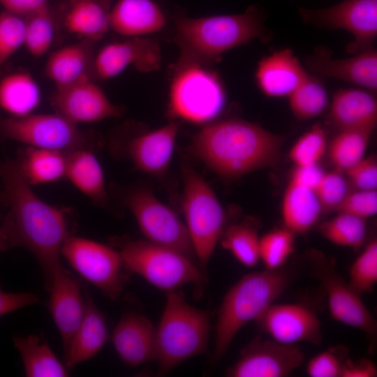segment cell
Instances as JSON below:
<instances>
[{
	"label": "cell",
	"mask_w": 377,
	"mask_h": 377,
	"mask_svg": "<svg viewBox=\"0 0 377 377\" xmlns=\"http://www.w3.org/2000/svg\"><path fill=\"white\" fill-rule=\"evenodd\" d=\"M0 177L9 211L0 228V250L23 247L39 262L47 290L54 270L61 265L59 253L73 227L64 209L39 198L23 175L17 161H0Z\"/></svg>",
	"instance_id": "obj_1"
},
{
	"label": "cell",
	"mask_w": 377,
	"mask_h": 377,
	"mask_svg": "<svg viewBox=\"0 0 377 377\" xmlns=\"http://www.w3.org/2000/svg\"><path fill=\"white\" fill-rule=\"evenodd\" d=\"M285 140L258 124L231 119L208 123L189 149L219 176L235 179L276 165Z\"/></svg>",
	"instance_id": "obj_2"
},
{
	"label": "cell",
	"mask_w": 377,
	"mask_h": 377,
	"mask_svg": "<svg viewBox=\"0 0 377 377\" xmlns=\"http://www.w3.org/2000/svg\"><path fill=\"white\" fill-rule=\"evenodd\" d=\"M265 14L257 6L239 14L175 19V40L182 56L210 64L222 54L255 39L268 42L271 32L264 24Z\"/></svg>",
	"instance_id": "obj_3"
},
{
	"label": "cell",
	"mask_w": 377,
	"mask_h": 377,
	"mask_svg": "<svg viewBox=\"0 0 377 377\" xmlns=\"http://www.w3.org/2000/svg\"><path fill=\"white\" fill-rule=\"evenodd\" d=\"M290 279L283 267L265 269L244 276L230 288L217 314L213 364L223 357L242 327L255 321L285 291Z\"/></svg>",
	"instance_id": "obj_4"
},
{
	"label": "cell",
	"mask_w": 377,
	"mask_h": 377,
	"mask_svg": "<svg viewBox=\"0 0 377 377\" xmlns=\"http://www.w3.org/2000/svg\"><path fill=\"white\" fill-rule=\"evenodd\" d=\"M209 316L188 304L181 291L167 293L165 306L156 329L158 374L163 375L182 362L207 349Z\"/></svg>",
	"instance_id": "obj_5"
},
{
	"label": "cell",
	"mask_w": 377,
	"mask_h": 377,
	"mask_svg": "<svg viewBox=\"0 0 377 377\" xmlns=\"http://www.w3.org/2000/svg\"><path fill=\"white\" fill-rule=\"evenodd\" d=\"M208 64L182 57L170 87L168 113L193 124L209 123L222 111L225 92Z\"/></svg>",
	"instance_id": "obj_6"
},
{
	"label": "cell",
	"mask_w": 377,
	"mask_h": 377,
	"mask_svg": "<svg viewBox=\"0 0 377 377\" xmlns=\"http://www.w3.org/2000/svg\"><path fill=\"white\" fill-rule=\"evenodd\" d=\"M127 270L142 276L165 293L187 283L201 286L205 276L184 254L147 240H126L119 245Z\"/></svg>",
	"instance_id": "obj_7"
},
{
	"label": "cell",
	"mask_w": 377,
	"mask_h": 377,
	"mask_svg": "<svg viewBox=\"0 0 377 377\" xmlns=\"http://www.w3.org/2000/svg\"><path fill=\"white\" fill-rule=\"evenodd\" d=\"M182 209L195 255L206 267L224 230V210L212 188L190 167L183 170Z\"/></svg>",
	"instance_id": "obj_8"
},
{
	"label": "cell",
	"mask_w": 377,
	"mask_h": 377,
	"mask_svg": "<svg viewBox=\"0 0 377 377\" xmlns=\"http://www.w3.org/2000/svg\"><path fill=\"white\" fill-rule=\"evenodd\" d=\"M0 132L8 139L30 147L68 153L90 149L88 136L77 124L57 114L13 116L0 122Z\"/></svg>",
	"instance_id": "obj_9"
},
{
	"label": "cell",
	"mask_w": 377,
	"mask_h": 377,
	"mask_svg": "<svg viewBox=\"0 0 377 377\" xmlns=\"http://www.w3.org/2000/svg\"><path fill=\"white\" fill-rule=\"evenodd\" d=\"M61 253L77 273L105 296L114 301L119 300L126 283V267L119 251L73 235L63 244Z\"/></svg>",
	"instance_id": "obj_10"
},
{
	"label": "cell",
	"mask_w": 377,
	"mask_h": 377,
	"mask_svg": "<svg viewBox=\"0 0 377 377\" xmlns=\"http://www.w3.org/2000/svg\"><path fill=\"white\" fill-rule=\"evenodd\" d=\"M125 201L148 241L175 250L193 261L195 255L186 226L172 209L148 189L131 191Z\"/></svg>",
	"instance_id": "obj_11"
},
{
	"label": "cell",
	"mask_w": 377,
	"mask_h": 377,
	"mask_svg": "<svg viewBox=\"0 0 377 377\" xmlns=\"http://www.w3.org/2000/svg\"><path fill=\"white\" fill-rule=\"evenodd\" d=\"M299 13L309 24L349 32L353 39L347 45L346 51L350 54L374 48L377 37V0H344L327 8H302Z\"/></svg>",
	"instance_id": "obj_12"
},
{
	"label": "cell",
	"mask_w": 377,
	"mask_h": 377,
	"mask_svg": "<svg viewBox=\"0 0 377 377\" xmlns=\"http://www.w3.org/2000/svg\"><path fill=\"white\" fill-rule=\"evenodd\" d=\"M310 268L325 293L332 317L358 329L371 339L376 337L377 323L360 297L339 274L334 263L316 252L310 255Z\"/></svg>",
	"instance_id": "obj_13"
},
{
	"label": "cell",
	"mask_w": 377,
	"mask_h": 377,
	"mask_svg": "<svg viewBox=\"0 0 377 377\" xmlns=\"http://www.w3.org/2000/svg\"><path fill=\"white\" fill-rule=\"evenodd\" d=\"M304 354L296 344L256 337L241 351L236 363L228 369L231 377H285L304 362Z\"/></svg>",
	"instance_id": "obj_14"
},
{
	"label": "cell",
	"mask_w": 377,
	"mask_h": 377,
	"mask_svg": "<svg viewBox=\"0 0 377 377\" xmlns=\"http://www.w3.org/2000/svg\"><path fill=\"white\" fill-rule=\"evenodd\" d=\"M272 339L283 343L323 341L320 322L316 313L300 304H272L256 320Z\"/></svg>",
	"instance_id": "obj_15"
},
{
	"label": "cell",
	"mask_w": 377,
	"mask_h": 377,
	"mask_svg": "<svg viewBox=\"0 0 377 377\" xmlns=\"http://www.w3.org/2000/svg\"><path fill=\"white\" fill-rule=\"evenodd\" d=\"M161 52L156 40L133 37L104 45L94 58L95 77L108 80L120 74L129 66L142 73L157 71L161 66Z\"/></svg>",
	"instance_id": "obj_16"
},
{
	"label": "cell",
	"mask_w": 377,
	"mask_h": 377,
	"mask_svg": "<svg viewBox=\"0 0 377 377\" xmlns=\"http://www.w3.org/2000/svg\"><path fill=\"white\" fill-rule=\"evenodd\" d=\"M52 103L58 113L76 124L120 117L123 112L91 79L57 88Z\"/></svg>",
	"instance_id": "obj_17"
},
{
	"label": "cell",
	"mask_w": 377,
	"mask_h": 377,
	"mask_svg": "<svg viewBox=\"0 0 377 377\" xmlns=\"http://www.w3.org/2000/svg\"><path fill=\"white\" fill-rule=\"evenodd\" d=\"M314 75L377 90V52L374 48L344 59H334L328 49L318 47L304 60Z\"/></svg>",
	"instance_id": "obj_18"
},
{
	"label": "cell",
	"mask_w": 377,
	"mask_h": 377,
	"mask_svg": "<svg viewBox=\"0 0 377 377\" xmlns=\"http://www.w3.org/2000/svg\"><path fill=\"white\" fill-rule=\"evenodd\" d=\"M48 290L49 309L61 335L64 354L83 319L84 297L79 280L61 265L54 270Z\"/></svg>",
	"instance_id": "obj_19"
},
{
	"label": "cell",
	"mask_w": 377,
	"mask_h": 377,
	"mask_svg": "<svg viewBox=\"0 0 377 377\" xmlns=\"http://www.w3.org/2000/svg\"><path fill=\"white\" fill-rule=\"evenodd\" d=\"M112 340L119 357L130 367L156 360V329L139 313L124 314L114 329Z\"/></svg>",
	"instance_id": "obj_20"
},
{
	"label": "cell",
	"mask_w": 377,
	"mask_h": 377,
	"mask_svg": "<svg viewBox=\"0 0 377 377\" xmlns=\"http://www.w3.org/2000/svg\"><path fill=\"white\" fill-rule=\"evenodd\" d=\"M308 72L290 48L274 52L258 64L256 80L269 97L288 96L305 79Z\"/></svg>",
	"instance_id": "obj_21"
},
{
	"label": "cell",
	"mask_w": 377,
	"mask_h": 377,
	"mask_svg": "<svg viewBox=\"0 0 377 377\" xmlns=\"http://www.w3.org/2000/svg\"><path fill=\"white\" fill-rule=\"evenodd\" d=\"M179 128V124L173 121L133 139L128 145V154L134 165L149 175L164 174L172 156Z\"/></svg>",
	"instance_id": "obj_22"
},
{
	"label": "cell",
	"mask_w": 377,
	"mask_h": 377,
	"mask_svg": "<svg viewBox=\"0 0 377 377\" xmlns=\"http://www.w3.org/2000/svg\"><path fill=\"white\" fill-rule=\"evenodd\" d=\"M94 42L83 39L52 52L46 62L45 75L56 87H65L84 79L94 80Z\"/></svg>",
	"instance_id": "obj_23"
},
{
	"label": "cell",
	"mask_w": 377,
	"mask_h": 377,
	"mask_svg": "<svg viewBox=\"0 0 377 377\" xmlns=\"http://www.w3.org/2000/svg\"><path fill=\"white\" fill-rule=\"evenodd\" d=\"M165 22L163 10L153 0H118L110 13V29L131 38L157 32Z\"/></svg>",
	"instance_id": "obj_24"
},
{
	"label": "cell",
	"mask_w": 377,
	"mask_h": 377,
	"mask_svg": "<svg viewBox=\"0 0 377 377\" xmlns=\"http://www.w3.org/2000/svg\"><path fill=\"white\" fill-rule=\"evenodd\" d=\"M329 119L339 131L374 129L377 123L376 98L367 89H340L333 95Z\"/></svg>",
	"instance_id": "obj_25"
},
{
	"label": "cell",
	"mask_w": 377,
	"mask_h": 377,
	"mask_svg": "<svg viewBox=\"0 0 377 377\" xmlns=\"http://www.w3.org/2000/svg\"><path fill=\"white\" fill-rule=\"evenodd\" d=\"M85 311L83 319L64 354L67 369L96 355L108 340L105 319L90 294L84 291Z\"/></svg>",
	"instance_id": "obj_26"
},
{
	"label": "cell",
	"mask_w": 377,
	"mask_h": 377,
	"mask_svg": "<svg viewBox=\"0 0 377 377\" xmlns=\"http://www.w3.org/2000/svg\"><path fill=\"white\" fill-rule=\"evenodd\" d=\"M110 0H70L64 17L67 30L96 42L110 29Z\"/></svg>",
	"instance_id": "obj_27"
},
{
	"label": "cell",
	"mask_w": 377,
	"mask_h": 377,
	"mask_svg": "<svg viewBox=\"0 0 377 377\" xmlns=\"http://www.w3.org/2000/svg\"><path fill=\"white\" fill-rule=\"evenodd\" d=\"M65 177L96 205H103L107 202L103 172L90 149H80L66 154Z\"/></svg>",
	"instance_id": "obj_28"
},
{
	"label": "cell",
	"mask_w": 377,
	"mask_h": 377,
	"mask_svg": "<svg viewBox=\"0 0 377 377\" xmlns=\"http://www.w3.org/2000/svg\"><path fill=\"white\" fill-rule=\"evenodd\" d=\"M322 212L314 190L289 181L281 205L285 228L295 234L306 233L317 223Z\"/></svg>",
	"instance_id": "obj_29"
},
{
	"label": "cell",
	"mask_w": 377,
	"mask_h": 377,
	"mask_svg": "<svg viewBox=\"0 0 377 377\" xmlns=\"http://www.w3.org/2000/svg\"><path fill=\"white\" fill-rule=\"evenodd\" d=\"M13 343L22 359L28 377H65L68 373L48 344L38 336L14 337Z\"/></svg>",
	"instance_id": "obj_30"
},
{
	"label": "cell",
	"mask_w": 377,
	"mask_h": 377,
	"mask_svg": "<svg viewBox=\"0 0 377 377\" xmlns=\"http://www.w3.org/2000/svg\"><path fill=\"white\" fill-rule=\"evenodd\" d=\"M40 101V91L28 73L8 75L0 80V107L13 116L31 114Z\"/></svg>",
	"instance_id": "obj_31"
},
{
	"label": "cell",
	"mask_w": 377,
	"mask_h": 377,
	"mask_svg": "<svg viewBox=\"0 0 377 377\" xmlns=\"http://www.w3.org/2000/svg\"><path fill=\"white\" fill-rule=\"evenodd\" d=\"M17 161L30 184L50 183L66 175V153L29 146Z\"/></svg>",
	"instance_id": "obj_32"
},
{
	"label": "cell",
	"mask_w": 377,
	"mask_h": 377,
	"mask_svg": "<svg viewBox=\"0 0 377 377\" xmlns=\"http://www.w3.org/2000/svg\"><path fill=\"white\" fill-rule=\"evenodd\" d=\"M374 129L353 128L339 131L329 149V156L335 169L345 172L364 155Z\"/></svg>",
	"instance_id": "obj_33"
},
{
	"label": "cell",
	"mask_w": 377,
	"mask_h": 377,
	"mask_svg": "<svg viewBox=\"0 0 377 377\" xmlns=\"http://www.w3.org/2000/svg\"><path fill=\"white\" fill-rule=\"evenodd\" d=\"M288 98L292 113L300 120L318 116L327 105V91L323 82L310 73Z\"/></svg>",
	"instance_id": "obj_34"
},
{
	"label": "cell",
	"mask_w": 377,
	"mask_h": 377,
	"mask_svg": "<svg viewBox=\"0 0 377 377\" xmlns=\"http://www.w3.org/2000/svg\"><path fill=\"white\" fill-rule=\"evenodd\" d=\"M221 245L230 251L242 265L252 267L260 260L257 230L246 223H235L224 229L220 239Z\"/></svg>",
	"instance_id": "obj_35"
},
{
	"label": "cell",
	"mask_w": 377,
	"mask_h": 377,
	"mask_svg": "<svg viewBox=\"0 0 377 377\" xmlns=\"http://www.w3.org/2000/svg\"><path fill=\"white\" fill-rule=\"evenodd\" d=\"M24 43L34 57L44 55L50 49L54 36L55 22L47 3L24 17Z\"/></svg>",
	"instance_id": "obj_36"
},
{
	"label": "cell",
	"mask_w": 377,
	"mask_h": 377,
	"mask_svg": "<svg viewBox=\"0 0 377 377\" xmlns=\"http://www.w3.org/2000/svg\"><path fill=\"white\" fill-rule=\"evenodd\" d=\"M319 230L330 242L339 246L357 249L362 245L366 238V220L339 212L336 216L322 223Z\"/></svg>",
	"instance_id": "obj_37"
},
{
	"label": "cell",
	"mask_w": 377,
	"mask_h": 377,
	"mask_svg": "<svg viewBox=\"0 0 377 377\" xmlns=\"http://www.w3.org/2000/svg\"><path fill=\"white\" fill-rule=\"evenodd\" d=\"M295 233L283 227L267 232L259 241V256L267 269L283 267L293 253Z\"/></svg>",
	"instance_id": "obj_38"
},
{
	"label": "cell",
	"mask_w": 377,
	"mask_h": 377,
	"mask_svg": "<svg viewBox=\"0 0 377 377\" xmlns=\"http://www.w3.org/2000/svg\"><path fill=\"white\" fill-rule=\"evenodd\" d=\"M377 281V241L373 239L364 247L352 264L348 284L361 295L371 292Z\"/></svg>",
	"instance_id": "obj_39"
},
{
	"label": "cell",
	"mask_w": 377,
	"mask_h": 377,
	"mask_svg": "<svg viewBox=\"0 0 377 377\" xmlns=\"http://www.w3.org/2000/svg\"><path fill=\"white\" fill-rule=\"evenodd\" d=\"M327 147V136L323 126L318 123L304 133L291 147L288 156L295 166L318 163Z\"/></svg>",
	"instance_id": "obj_40"
},
{
	"label": "cell",
	"mask_w": 377,
	"mask_h": 377,
	"mask_svg": "<svg viewBox=\"0 0 377 377\" xmlns=\"http://www.w3.org/2000/svg\"><path fill=\"white\" fill-rule=\"evenodd\" d=\"M24 17L6 10L0 13V72L8 59L24 43Z\"/></svg>",
	"instance_id": "obj_41"
},
{
	"label": "cell",
	"mask_w": 377,
	"mask_h": 377,
	"mask_svg": "<svg viewBox=\"0 0 377 377\" xmlns=\"http://www.w3.org/2000/svg\"><path fill=\"white\" fill-rule=\"evenodd\" d=\"M348 354L345 346L330 347L309 360L306 373L311 377H340Z\"/></svg>",
	"instance_id": "obj_42"
},
{
	"label": "cell",
	"mask_w": 377,
	"mask_h": 377,
	"mask_svg": "<svg viewBox=\"0 0 377 377\" xmlns=\"http://www.w3.org/2000/svg\"><path fill=\"white\" fill-rule=\"evenodd\" d=\"M341 173L337 170L325 172L315 188L314 191L323 211H334L348 193L346 179Z\"/></svg>",
	"instance_id": "obj_43"
},
{
	"label": "cell",
	"mask_w": 377,
	"mask_h": 377,
	"mask_svg": "<svg viewBox=\"0 0 377 377\" xmlns=\"http://www.w3.org/2000/svg\"><path fill=\"white\" fill-rule=\"evenodd\" d=\"M334 211L367 220L377 212L376 190L348 192Z\"/></svg>",
	"instance_id": "obj_44"
},
{
	"label": "cell",
	"mask_w": 377,
	"mask_h": 377,
	"mask_svg": "<svg viewBox=\"0 0 377 377\" xmlns=\"http://www.w3.org/2000/svg\"><path fill=\"white\" fill-rule=\"evenodd\" d=\"M345 172L350 183L358 190H376L377 161L374 156L363 157Z\"/></svg>",
	"instance_id": "obj_45"
},
{
	"label": "cell",
	"mask_w": 377,
	"mask_h": 377,
	"mask_svg": "<svg viewBox=\"0 0 377 377\" xmlns=\"http://www.w3.org/2000/svg\"><path fill=\"white\" fill-rule=\"evenodd\" d=\"M38 302V297L30 293H6L0 289V317Z\"/></svg>",
	"instance_id": "obj_46"
},
{
	"label": "cell",
	"mask_w": 377,
	"mask_h": 377,
	"mask_svg": "<svg viewBox=\"0 0 377 377\" xmlns=\"http://www.w3.org/2000/svg\"><path fill=\"white\" fill-rule=\"evenodd\" d=\"M325 173V170L318 163L295 166L289 181L314 190Z\"/></svg>",
	"instance_id": "obj_47"
},
{
	"label": "cell",
	"mask_w": 377,
	"mask_h": 377,
	"mask_svg": "<svg viewBox=\"0 0 377 377\" xmlns=\"http://www.w3.org/2000/svg\"><path fill=\"white\" fill-rule=\"evenodd\" d=\"M377 368L370 360L362 358L353 360L347 357L345 360L340 377H376Z\"/></svg>",
	"instance_id": "obj_48"
},
{
	"label": "cell",
	"mask_w": 377,
	"mask_h": 377,
	"mask_svg": "<svg viewBox=\"0 0 377 377\" xmlns=\"http://www.w3.org/2000/svg\"><path fill=\"white\" fill-rule=\"evenodd\" d=\"M5 10L24 17L47 3V0H0Z\"/></svg>",
	"instance_id": "obj_49"
},
{
	"label": "cell",
	"mask_w": 377,
	"mask_h": 377,
	"mask_svg": "<svg viewBox=\"0 0 377 377\" xmlns=\"http://www.w3.org/2000/svg\"><path fill=\"white\" fill-rule=\"evenodd\" d=\"M0 237H1V232H0Z\"/></svg>",
	"instance_id": "obj_50"
}]
</instances>
